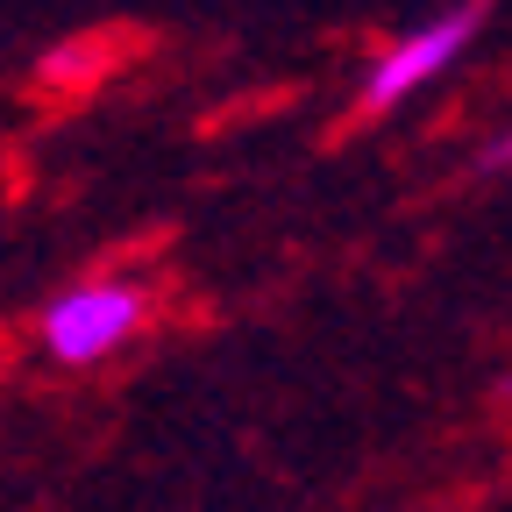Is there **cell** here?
I'll list each match as a JSON object with an SVG mask.
<instances>
[{"label":"cell","instance_id":"obj_1","mask_svg":"<svg viewBox=\"0 0 512 512\" xmlns=\"http://www.w3.org/2000/svg\"><path fill=\"white\" fill-rule=\"evenodd\" d=\"M143 313H150L143 285H79L43 313V349L57 363H100L143 328Z\"/></svg>","mask_w":512,"mask_h":512},{"label":"cell","instance_id":"obj_2","mask_svg":"<svg viewBox=\"0 0 512 512\" xmlns=\"http://www.w3.org/2000/svg\"><path fill=\"white\" fill-rule=\"evenodd\" d=\"M484 29V0H470V8H456V15H441V22H427V29H413L406 43H392L377 57V72L363 79V114H392L406 93H420L448 57H463V43Z\"/></svg>","mask_w":512,"mask_h":512},{"label":"cell","instance_id":"obj_3","mask_svg":"<svg viewBox=\"0 0 512 512\" xmlns=\"http://www.w3.org/2000/svg\"><path fill=\"white\" fill-rule=\"evenodd\" d=\"M477 171H512V128H505V136H491V143L477 150Z\"/></svg>","mask_w":512,"mask_h":512}]
</instances>
